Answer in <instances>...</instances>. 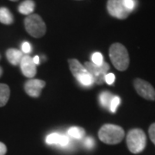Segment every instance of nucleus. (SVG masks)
<instances>
[{"label":"nucleus","instance_id":"nucleus-1","mask_svg":"<svg viewBox=\"0 0 155 155\" xmlns=\"http://www.w3.org/2000/svg\"><path fill=\"white\" fill-rule=\"evenodd\" d=\"M135 7L134 0H108L107 11L111 17L126 19Z\"/></svg>","mask_w":155,"mask_h":155},{"label":"nucleus","instance_id":"nucleus-2","mask_svg":"<svg viewBox=\"0 0 155 155\" xmlns=\"http://www.w3.org/2000/svg\"><path fill=\"white\" fill-rule=\"evenodd\" d=\"M110 58L118 71H125L129 66V55L127 48L121 43L116 42L111 45L110 48Z\"/></svg>","mask_w":155,"mask_h":155},{"label":"nucleus","instance_id":"nucleus-3","mask_svg":"<svg viewBox=\"0 0 155 155\" xmlns=\"http://www.w3.org/2000/svg\"><path fill=\"white\" fill-rule=\"evenodd\" d=\"M125 132L120 126L114 124H104L98 131V137L104 143L115 145L120 143L124 138Z\"/></svg>","mask_w":155,"mask_h":155},{"label":"nucleus","instance_id":"nucleus-4","mask_svg":"<svg viewBox=\"0 0 155 155\" xmlns=\"http://www.w3.org/2000/svg\"><path fill=\"white\" fill-rule=\"evenodd\" d=\"M127 146L128 150L134 154L141 153L147 145V136L140 128H133L128 131L127 135Z\"/></svg>","mask_w":155,"mask_h":155},{"label":"nucleus","instance_id":"nucleus-5","mask_svg":"<svg viewBox=\"0 0 155 155\" xmlns=\"http://www.w3.org/2000/svg\"><path fill=\"white\" fill-rule=\"evenodd\" d=\"M24 27L28 35L35 38H41L47 31V27L42 18L37 14H30L24 19Z\"/></svg>","mask_w":155,"mask_h":155},{"label":"nucleus","instance_id":"nucleus-6","mask_svg":"<svg viewBox=\"0 0 155 155\" xmlns=\"http://www.w3.org/2000/svg\"><path fill=\"white\" fill-rule=\"evenodd\" d=\"M84 67L89 73L93 78L94 83L97 84H103L104 83V78L110 71V66L108 63L104 62L101 66H97L92 62H85Z\"/></svg>","mask_w":155,"mask_h":155},{"label":"nucleus","instance_id":"nucleus-7","mask_svg":"<svg viewBox=\"0 0 155 155\" xmlns=\"http://www.w3.org/2000/svg\"><path fill=\"white\" fill-rule=\"evenodd\" d=\"M134 87L141 97L150 101L155 100V89L148 82L141 78H135L134 80Z\"/></svg>","mask_w":155,"mask_h":155},{"label":"nucleus","instance_id":"nucleus-8","mask_svg":"<svg viewBox=\"0 0 155 155\" xmlns=\"http://www.w3.org/2000/svg\"><path fill=\"white\" fill-rule=\"evenodd\" d=\"M45 85H46V82L43 80L31 78L24 84V91L29 97H39Z\"/></svg>","mask_w":155,"mask_h":155},{"label":"nucleus","instance_id":"nucleus-9","mask_svg":"<svg viewBox=\"0 0 155 155\" xmlns=\"http://www.w3.org/2000/svg\"><path fill=\"white\" fill-rule=\"evenodd\" d=\"M20 67L22 74L27 78H33L36 74V65L29 55H24L20 62Z\"/></svg>","mask_w":155,"mask_h":155},{"label":"nucleus","instance_id":"nucleus-10","mask_svg":"<svg viewBox=\"0 0 155 155\" xmlns=\"http://www.w3.org/2000/svg\"><path fill=\"white\" fill-rule=\"evenodd\" d=\"M46 143L48 145H58L60 147H67L69 144V138L67 135L59 133H52L46 137Z\"/></svg>","mask_w":155,"mask_h":155},{"label":"nucleus","instance_id":"nucleus-11","mask_svg":"<svg viewBox=\"0 0 155 155\" xmlns=\"http://www.w3.org/2000/svg\"><path fill=\"white\" fill-rule=\"evenodd\" d=\"M68 63H69V67H70L71 72L76 78H78L80 76H82V75L88 72L84 66H83L76 59H69Z\"/></svg>","mask_w":155,"mask_h":155},{"label":"nucleus","instance_id":"nucleus-12","mask_svg":"<svg viewBox=\"0 0 155 155\" xmlns=\"http://www.w3.org/2000/svg\"><path fill=\"white\" fill-rule=\"evenodd\" d=\"M23 54L22 51L16 49V48H10L6 51V57L8 61L13 66L20 65V62L22 61Z\"/></svg>","mask_w":155,"mask_h":155},{"label":"nucleus","instance_id":"nucleus-13","mask_svg":"<svg viewBox=\"0 0 155 155\" xmlns=\"http://www.w3.org/2000/svg\"><path fill=\"white\" fill-rule=\"evenodd\" d=\"M35 2L33 0H24L20 4V5L18 7V11L22 14V15H30L33 13L35 10Z\"/></svg>","mask_w":155,"mask_h":155},{"label":"nucleus","instance_id":"nucleus-14","mask_svg":"<svg viewBox=\"0 0 155 155\" xmlns=\"http://www.w3.org/2000/svg\"><path fill=\"white\" fill-rule=\"evenodd\" d=\"M11 96L10 87L6 84L0 83V107H4L8 103Z\"/></svg>","mask_w":155,"mask_h":155},{"label":"nucleus","instance_id":"nucleus-15","mask_svg":"<svg viewBox=\"0 0 155 155\" xmlns=\"http://www.w3.org/2000/svg\"><path fill=\"white\" fill-rule=\"evenodd\" d=\"M14 17L11 12L5 7H0V22L5 25L12 24Z\"/></svg>","mask_w":155,"mask_h":155},{"label":"nucleus","instance_id":"nucleus-16","mask_svg":"<svg viewBox=\"0 0 155 155\" xmlns=\"http://www.w3.org/2000/svg\"><path fill=\"white\" fill-rule=\"evenodd\" d=\"M67 134L70 137L76 140L83 139L85 135V131L83 127H70L67 131Z\"/></svg>","mask_w":155,"mask_h":155},{"label":"nucleus","instance_id":"nucleus-17","mask_svg":"<svg viewBox=\"0 0 155 155\" xmlns=\"http://www.w3.org/2000/svg\"><path fill=\"white\" fill-rule=\"evenodd\" d=\"M113 95L109 91H103L99 96V101L101 105L105 109H110L111 100L113 98Z\"/></svg>","mask_w":155,"mask_h":155},{"label":"nucleus","instance_id":"nucleus-18","mask_svg":"<svg viewBox=\"0 0 155 155\" xmlns=\"http://www.w3.org/2000/svg\"><path fill=\"white\" fill-rule=\"evenodd\" d=\"M77 80L80 83V84H82V85L85 86V87H90L94 83L93 78L91 75V73H89V72L84 74L82 76H80L78 78H77Z\"/></svg>","mask_w":155,"mask_h":155},{"label":"nucleus","instance_id":"nucleus-19","mask_svg":"<svg viewBox=\"0 0 155 155\" xmlns=\"http://www.w3.org/2000/svg\"><path fill=\"white\" fill-rule=\"evenodd\" d=\"M91 61H92L93 64L97 65V66H101L104 62L103 54L99 52H96L91 55Z\"/></svg>","mask_w":155,"mask_h":155},{"label":"nucleus","instance_id":"nucleus-20","mask_svg":"<svg viewBox=\"0 0 155 155\" xmlns=\"http://www.w3.org/2000/svg\"><path fill=\"white\" fill-rule=\"evenodd\" d=\"M120 103H121L120 97H117V96H114L112 100H111L110 105V109H109V110H110L112 113H116V109H117V107L119 106Z\"/></svg>","mask_w":155,"mask_h":155},{"label":"nucleus","instance_id":"nucleus-21","mask_svg":"<svg viewBox=\"0 0 155 155\" xmlns=\"http://www.w3.org/2000/svg\"><path fill=\"white\" fill-rule=\"evenodd\" d=\"M115 80H116V76H115L114 73H111V72L108 73L105 76V78H104V81H105L108 84H110V85H111L112 84L114 83Z\"/></svg>","mask_w":155,"mask_h":155},{"label":"nucleus","instance_id":"nucleus-22","mask_svg":"<svg viewBox=\"0 0 155 155\" xmlns=\"http://www.w3.org/2000/svg\"><path fill=\"white\" fill-rule=\"evenodd\" d=\"M149 136L151 140L153 141V143L155 145V123H153L149 127Z\"/></svg>","mask_w":155,"mask_h":155},{"label":"nucleus","instance_id":"nucleus-23","mask_svg":"<svg viewBox=\"0 0 155 155\" xmlns=\"http://www.w3.org/2000/svg\"><path fill=\"white\" fill-rule=\"evenodd\" d=\"M22 50L24 54H29L31 52V45L28 41H24L22 45Z\"/></svg>","mask_w":155,"mask_h":155},{"label":"nucleus","instance_id":"nucleus-24","mask_svg":"<svg viewBox=\"0 0 155 155\" xmlns=\"http://www.w3.org/2000/svg\"><path fill=\"white\" fill-rule=\"evenodd\" d=\"M84 145H85V147H87V148H92L93 147V146H94V140H92L91 138H88L85 139V141H84Z\"/></svg>","mask_w":155,"mask_h":155},{"label":"nucleus","instance_id":"nucleus-25","mask_svg":"<svg viewBox=\"0 0 155 155\" xmlns=\"http://www.w3.org/2000/svg\"><path fill=\"white\" fill-rule=\"evenodd\" d=\"M7 153V147L3 142H0V155H5Z\"/></svg>","mask_w":155,"mask_h":155},{"label":"nucleus","instance_id":"nucleus-26","mask_svg":"<svg viewBox=\"0 0 155 155\" xmlns=\"http://www.w3.org/2000/svg\"><path fill=\"white\" fill-rule=\"evenodd\" d=\"M33 61H34V63L37 66V65H39L40 64V58H39V56L38 55H36V56H35L33 58Z\"/></svg>","mask_w":155,"mask_h":155},{"label":"nucleus","instance_id":"nucleus-27","mask_svg":"<svg viewBox=\"0 0 155 155\" xmlns=\"http://www.w3.org/2000/svg\"><path fill=\"white\" fill-rule=\"evenodd\" d=\"M3 75V69H2V67H0V77Z\"/></svg>","mask_w":155,"mask_h":155},{"label":"nucleus","instance_id":"nucleus-28","mask_svg":"<svg viewBox=\"0 0 155 155\" xmlns=\"http://www.w3.org/2000/svg\"><path fill=\"white\" fill-rule=\"evenodd\" d=\"M10 1H12V2H16V1H18V0H10Z\"/></svg>","mask_w":155,"mask_h":155},{"label":"nucleus","instance_id":"nucleus-29","mask_svg":"<svg viewBox=\"0 0 155 155\" xmlns=\"http://www.w3.org/2000/svg\"><path fill=\"white\" fill-rule=\"evenodd\" d=\"M0 58H1V56H0Z\"/></svg>","mask_w":155,"mask_h":155}]
</instances>
